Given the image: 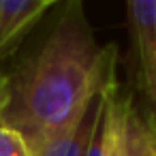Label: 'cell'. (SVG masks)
Returning <instances> with one entry per match:
<instances>
[{
	"label": "cell",
	"mask_w": 156,
	"mask_h": 156,
	"mask_svg": "<svg viewBox=\"0 0 156 156\" xmlns=\"http://www.w3.org/2000/svg\"><path fill=\"white\" fill-rule=\"evenodd\" d=\"M115 45H98L79 0L62 5L39 47L11 75L0 124L30 152L73 126L90 101L115 79Z\"/></svg>",
	"instance_id": "6da1fadb"
},
{
	"label": "cell",
	"mask_w": 156,
	"mask_h": 156,
	"mask_svg": "<svg viewBox=\"0 0 156 156\" xmlns=\"http://www.w3.org/2000/svg\"><path fill=\"white\" fill-rule=\"evenodd\" d=\"M90 156H156V139L130 90L109 81L103 94L101 128Z\"/></svg>",
	"instance_id": "7a4b0ae2"
},
{
	"label": "cell",
	"mask_w": 156,
	"mask_h": 156,
	"mask_svg": "<svg viewBox=\"0 0 156 156\" xmlns=\"http://www.w3.org/2000/svg\"><path fill=\"white\" fill-rule=\"evenodd\" d=\"M126 22L137 54V75L143 103L156 98V0L126 2Z\"/></svg>",
	"instance_id": "3957f363"
},
{
	"label": "cell",
	"mask_w": 156,
	"mask_h": 156,
	"mask_svg": "<svg viewBox=\"0 0 156 156\" xmlns=\"http://www.w3.org/2000/svg\"><path fill=\"white\" fill-rule=\"evenodd\" d=\"M105 88L90 101V105L86 107V111L81 113V118L73 126H69L66 130H62L60 135H56L47 143H43L37 152H32V156H90L94 137L101 128Z\"/></svg>",
	"instance_id": "277c9868"
},
{
	"label": "cell",
	"mask_w": 156,
	"mask_h": 156,
	"mask_svg": "<svg viewBox=\"0 0 156 156\" xmlns=\"http://www.w3.org/2000/svg\"><path fill=\"white\" fill-rule=\"evenodd\" d=\"M54 7L51 0H0V60L15 54L28 32Z\"/></svg>",
	"instance_id": "5b68a950"
},
{
	"label": "cell",
	"mask_w": 156,
	"mask_h": 156,
	"mask_svg": "<svg viewBox=\"0 0 156 156\" xmlns=\"http://www.w3.org/2000/svg\"><path fill=\"white\" fill-rule=\"evenodd\" d=\"M0 156H32V152L22 135L0 124Z\"/></svg>",
	"instance_id": "8992f818"
},
{
	"label": "cell",
	"mask_w": 156,
	"mask_h": 156,
	"mask_svg": "<svg viewBox=\"0 0 156 156\" xmlns=\"http://www.w3.org/2000/svg\"><path fill=\"white\" fill-rule=\"evenodd\" d=\"M143 115H145V120L154 133V139H156V98H152L150 103L143 105Z\"/></svg>",
	"instance_id": "52a82bcc"
}]
</instances>
